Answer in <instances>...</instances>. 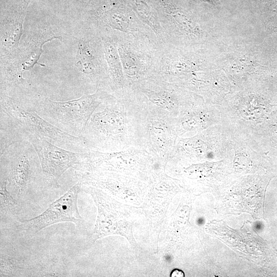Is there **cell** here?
Listing matches in <instances>:
<instances>
[{
  "label": "cell",
  "mask_w": 277,
  "mask_h": 277,
  "mask_svg": "<svg viewBox=\"0 0 277 277\" xmlns=\"http://www.w3.org/2000/svg\"><path fill=\"white\" fill-rule=\"evenodd\" d=\"M1 110L8 115L26 133L35 135L65 149L87 152L90 149L82 136L70 134L53 125L19 101L2 93Z\"/></svg>",
  "instance_id": "obj_4"
},
{
  "label": "cell",
  "mask_w": 277,
  "mask_h": 277,
  "mask_svg": "<svg viewBox=\"0 0 277 277\" xmlns=\"http://www.w3.org/2000/svg\"><path fill=\"white\" fill-rule=\"evenodd\" d=\"M160 45L142 40L117 41L118 52L128 87L153 76L156 51Z\"/></svg>",
  "instance_id": "obj_11"
},
{
  "label": "cell",
  "mask_w": 277,
  "mask_h": 277,
  "mask_svg": "<svg viewBox=\"0 0 277 277\" xmlns=\"http://www.w3.org/2000/svg\"><path fill=\"white\" fill-rule=\"evenodd\" d=\"M199 222L200 223H201V224L203 222V219H200Z\"/></svg>",
  "instance_id": "obj_18"
},
{
  "label": "cell",
  "mask_w": 277,
  "mask_h": 277,
  "mask_svg": "<svg viewBox=\"0 0 277 277\" xmlns=\"http://www.w3.org/2000/svg\"><path fill=\"white\" fill-rule=\"evenodd\" d=\"M140 107L174 120L204 99L188 90L152 76L127 87Z\"/></svg>",
  "instance_id": "obj_3"
},
{
  "label": "cell",
  "mask_w": 277,
  "mask_h": 277,
  "mask_svg": "<svg viewBox=\"0 0 277 277\" xmlns=\"http://www.w3.org/2000/svg\"><path fill=\"white\" fill-rule=\"evenodd\" d=\"M137 115V107L126 88L96 108L82 137L90 149L101 152L138 147Z\"/></svg>",
  "instance_id": "obj_1"
},
{
  "label": "cell",
  "mask_w": 277,
  "mask_h": 277,
  "mask_svg": "<svg viewBox=\"0 0 277 277\" xmlns=\"http://www.w3.org/2000/svg\"><path fill=\"white\" fill-rule=\"evenodd\" d=\"M82 190V184L78 181L58 199L53 201L48 208L37 216L26 220H19L17 231L28 235H34L45 228L57 223H73L81 226L84 219L81 215L77 199Z\"/></svg>",
  "instance_id": "obj_9"
},
{
  "label": "cell",
  "mask_w": 277,
  "mask_h": 277,
  "mask_svg": "<svg viewBox=\"0 0 277 277\" xmlns=\"http://www.w3.org/2000/svg\"><path fill=\"white\" fill-rule=\"evenodd\" d=\"M112 94L108 90L101 89L65 102L38 97L23 104L65 132L82 136L92 114Z\"/></svg>",
  "instance_id": "obj_2"
},
{
  "label": "cell",
  "mask_w": 277,
  "mask_h": 277,
  "mask_svg": "<svg viewBox=\"0 0 277 277\" xmlns=\"http://www.w3.org/2000/svg\"><path fill=\"white\" fill-rule=\"evenodd\" d=\"M221 122L220 105L207 103L203 100L180 115L176 120V131L179 138L189 137Z\"/></svg>",
  "instance_id": "obj_12"
},
{
  "label": "cell",
  "mask_w": 277,
  "mask_h": 277,
  "mask_svg": "<svg viewBox=\"0 0 277 277\" xmlns=\"http://www.w3.org/2000/svg\"><path fill=\"white\" fill-rule=\"evenodd\" d=\"M38 157L43 181L50 188L59 189L58 180L69 168L74 169L85 152L70 151L55 145L35 135L25 132Z\"/></svg>",
  "instance_id": "obj_10"
},
{
  "label": "cell",
  "mask_w": 277,
  "mask_h": 277,
  "mask_svg": "<svg viewBox=\"0 0 277 277\" xmlns=\"http://www.w3.org/2000/svg\"><path fill=\"white\" fill-rule=\"evenodd\" d=\"M171 276H184V273L182 270L175 269L171 273Z\"/></svg>",
  "instance_id": "obj_17"
},
{
  "label": "cell",
  "mask_w": 277,
  "mask_h": 277,
  "mask_svg": "<svg viewBox=\"0 0 277 277\" xmlns=\"http://www.w3.org/2000/svg\"><path fill=\"white\" fill-rule=\"evenodd\" d=\"M101 36L107 68L109 87L112 92L116 94L128 87L118 52L117 41L110 36Z\"/></svg>",
  "instance_id": "obj_13"
},
{
  "label": "cell",
  "mask_w": 277,
  "mask_h": 277,
  "mask_svg": "<svg viewBox=\"0 0 277 277\" xmlns=\"http://www.w3.org/2000/svg\"><path fill=\"white\" fill-rule=\"evenodd\" d=\"M18 264L10 256L1 255V276H14L17 272Z\"/></svg>",
  "instance_id": "obj_16"
},
{
  "label": "cell",
  "mask_w": 277,
  "mask_h": 277,
  "mask_svg": "<svg viewBox=\"0 0 277 277\" xmlns=\"http://www.w3.org/2000/svg\"><path fill=\"white\" fill-rule=\"evenodd\" d=\"M1 161L7 163L9 170L4 177L16 196L21 195L38 175H42L37 154L27 138L10 145L1 155Z\"/></svg>",
  "instance_id": "obj_8"
},
{
  "label": "cell",
  "mask_w": 277,
  "mask_h": 277,
  "mask_svg": "<svg viewBox=\"0 0 277 277\" xmlns=\"http://www.w3.org/2000/svg\"><path fill=\"white\" fill-rule=\"evenodd\" d=\"M136 105L138 108V147L146 150L156 160L167 161L171 159L179 138L176 121Z\"/></svg>",
  "instance_id": "obj_6"
},
{
  "label": "cell",
  "mask_w": 277,
  "mask_h": 277,
  "mask_svg": "<svg viewBox=\"0 0 277 277\" xmlns=\"http://www.w3.org/2000/svg\"><path fill=\"white\" fill-rule=\"evenodd\" d=\"M231 134L230 128L220 123L193 136L179 137L171 159H231Z\"/></svg>",
  "instance_id": "obj_7"
},
{
  "label": "cell",
  "mask_w": 277,
  "mask_h": 277,
  "mask_svg": "<svg viewBox=\"0 0 277 277\" xmlns=\"http://www.w3.org/2000/svg\"><path fill=\"white\" fill-rule=\"evenodd\" d=\"M1 209L15 214L17 201L8 189V180L1 177L0 182Z\"/></svg>",
  "instance_id": "obj_15"
},
{
  "label": "cell",
  "mask_w": 277,
  "mask_h": 277,
  "mask_svg": "<svg viewBox=\"0 0 277 277\" xmlns=\"http://www.w3.org/2000/svg\"><path fill=\"white\" fill-rule=\"evenodd\" d=\"M92 17L98 32L121 40H142L160 45L152 30L137 17L123 0L103 5L94 11Z\"/></svg>",
  "instance_id": "obj_5"
},
{
  "label": "cell",
  "mask_w": 277,
  "mask_h": 277,
  "mask_svg": "<svg viewBox=\"0 0 277 277\" xmlns=\"http://www.w3.org/2000/svg\"><path fill=\"white\" fill-rule=\"evenodd\" d=\"M131 7L141 21L150 28L161 44L164 43L157 13L145 0H128Z\"/></svg>",
  "instance_id": "obj_14"
}]
</instances>
